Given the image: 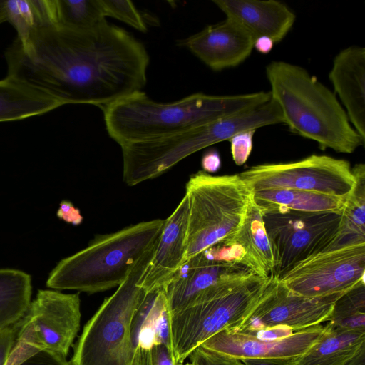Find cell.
Masks as SVG:
<instances>
[{"label": "cell", "instance_id": "16", "mask_svg": "<svg viewBox=\"0 0 365 365\" xmlns=\"http://www.w3.org/2000/svg\"><path fill=\"white\" fill-rule=\"evenodd\" d=\"M254 41L241 25L226 18L190 36L182 44L210 68L219 71L245 61L252 53Z\"/></svg>", "mask_w": 365, "mask_h": 365}, {"label": "cell", "instance_id": "27", "mask_svg": "<svg viewBox=\"0 0 365 365\" xmlns=\"http://www.w3.org/2000/svg\"><path fill=\"white\" fill-rule=\"evenodd\" d=\"M329 321L339 328L365 331L364 281L357 284L336 300Z\"/></svg>", "mask_w": 365, "mask_h": 365}, {"label": "cell", "instance_id": "24", "mask_svg": "<svg viewBox=\"0 0 365 365\" xmlns=\"http://www.w3.org/2000/svg\"><path fill=\"white\" fill-rule=\"evenodd\" d=\"M355 183L341 212L338 235L327 249L365 243V165H354Z\"/></svg>", "mask_w": 365, "mask_h": 365}, {"label": "cell", "instance_id": "33", "mask_svg": "<svg viewBox=\"0 0 365 365\" xmlns=\"http://www.w3.org/2000/svg\"><path fill=\"white\" fill-rule=\"evenodd\" d=\"M19 365H71L66 356L48 351H41L29 356Z\"/></svg>", "mask_w": 365, "mask_h": 365}, {"label": "cell", "instance_id": "20", "mask_svg": "<svg viewBox=\"0 0 365 365\" xmlns=\"http://www.w3.org/2000/svg\"><path fill=\"white\" fill-rule=\"evenodd\" d=\"M225 241L237 247L244 266L261 277L274 278L275 261L272 247L264 228L262 212L253 200L240 230Z\"/></svg>", "mask_w": 365, "mask_h": 365}, {"label": "cell", "instance_id": "22", "mask_svg": "<svg viewBox=\"0 0 365 365\" xmlns=\"http://www.w3.org/2000/svg\"><path fill=\"white\" fill-rule=\"evenodd\" d=\"M319 339L284 365H346L365 346V331L345 329L328 322Z\"/></svg>", "mask_w": 365, "mask_h": 365}, {"label": "cell", "instance_id": "37", "mask_svg": "<svg viewBox=\"0 0 365 365\" xmlns=\"http://www.w3.org/2000/svg\"><path fill=\"white\" fill-rule=\"evenodd\" d=\"M220 156L215 150L207 152L202 158V167L203 171L206 173L215 172L220 168Z\"/></svg>", "mask_w": 365, "mask_h": 365}, {"label": "cell", "instance_id": "3", "mask_svg": "<svg viewBox=\"0 0 365 365\" xmlns=\"http://www.w3.org/2000/svg\"><path fill=\"white\" fill-rule=\"evenodd\" d=\"M266 75L271 97L292 132L315 141L322 150L350 154L364 145L335 93L305 68L274 61Z\"/></svg>", "mask_w": 365, "mask_h": 365}, {"label": "cell", "instance_id": "9", "mask_svg": "<svg viewBox=\"0 0 365 365\" xmlns=\"http://www.w3.org/2000/svg\"><path fill=\"white\" fill-rule=\"evenodd\" d=\"M78 293L38 290L21 319L12 326L14 344L6 365H19L41 351L67 357L80 329Z\"/></svg>", "mask_w": 365, "mask_h": 365}, {"label": "cell", "instance_id": "19", "mask_svg": "<svg viewBox=\"0 0 365 365\" xmlns=\"http://www.w3.org/2000/svg\"><path fill=\"white\" fill-rule=\"evenodd\" d=\"M213 3L255 39L267 36L274 43L286 36L296 19L292 11L276 0H214Z\"/></svg>", "mask_w": 365, "mask_h": 365}, {"label": "cell", "instance_id": "13", "mask_svg": "<svg viewBox=\"0 0 365 365\" xmlns=\"http://www.w3.org/2000/svg\"><path fill=\"white\" fill-rule=\"evenodd\" d=\"M344 292L308 298L294 294L272 278L257 304L234 331H250L283 325L294 331L328 322L336 300Z\"/></svg>", "mask_w": 365, "mask_h": 365}, {"label": "cell", "instance_id": "28", "mask_svg": "<svg viewBox=\"0 0 365 365\" xmlns=\"http://www.w3.org/2000/svg\"><path fill=\"white\" fill-rule=\"evenodd\" d=\"M6 21L14 26L19 41L27 39L38 25L47 21L45 0H4Z\"/></svg>", "mask_w": 365, "mask_h": 365}, {"label": "cell", "instance_id": "26", "mask_svg": "<svg viewBox=\"0 0 365 365\" xmlns=\"http://www.w3.org/2000/svg\"><path fill=\"white\" fill-rule=\"evenodd\" d=\"M51 23L71 31H87L106 21L100 0H47Z\"/></svg>", "mask_w": 365, "mask_h": 365}, {"label": "cell", "instance_id": "42", "mask_svg": "<svg viewBox=\"0 0 365 365\" xmlns=\"http://www.w3.org/2000/svg\"><path fill=\"white\" fill-rule=\"evenodd\" d=\"M178 365H192L190 362H187V363H182V364H179Z\"/></svg>", "mask_w": 365, "mask_h": 365}, {"label": "cell", "instance_id": "41", "mask_svg": "<svg viewBox=\"0 0 365 365\" xmlns=\"http://www.w3.org/2000/svg\"><path fill=\"white\" fill-rule=\"evenodd\" d=\"M6 21L5 10H4V0H0V24Z\"/></svg>", "mask_w": 365, "mask_h": 365}, {"label": "cell", "instance_id": "32", "mask_svg": "<svg viewBox=\"0 0 365 365\" xmlns=\"http://www.w3.org/2000/svg\"><path fill=\"white\" fill-rule=\"evenodd\" d=\"M257 130H246L236 133L228 141L230 143L232 160L237 165H242L250 157L253 138Z\"/></svg>", "mask_w": 365, "mask_h": 365}, {"label": "cell", "instance_id": "31", "mask_svg": "<svg viewBox=\"0 0 365 365\" xmlns=\"http://www.w3.org/2000/svg\"><path fill=\"white\" fill-rule=\"evenodd\" d=\"M192 365H245L241 360L203 345L194 349L188 358Z\"/></svg>", "mask_w": 365, "mask_h": 365}, {"label": "cell", "instance_id": "30", "mask_svg": "<svg viewBox=\"0 0 365 365\" xmlns=\"http://www.w3.org/2000/svg\"><path fill=\"white\" fill-rule=\"evenodd\" d=\"M134 365H178L173 353L162 343L138 345Z\"/></svg>", "mask_w": 365, "mask_h": 365}, {"label": "cell", "instance_id": "1", "mask_svg": "<svg viewBox=\"0 0 365 365\" xmlns=\"http://www.w3.org/2000/svg\"><path fill=\"white\" fill-rule=\"evenodd\" d=\"M9 76L37 87L63 105L91 104L102 109L141 91L149 56L144 45L106 21L71 31L49 21L6 51Z\"/></svg>", "mask_w": 365, "mask_h": 365}, {"label": "cell", "instance_id": "40", "mask_svg": "<svg viewBox=\"0 0 365 365\" xmlns=\"http://www.w3.org/2000/svg\"><path fill=\"white\" fill-rule=\"evenodd\" d=\"M241 361L245 365H279L255 359H245Z\"/></svg>", "mask_w": 365, "mask_h": 365}, {"label": "cell", "instance_id": "38", "mask_svg": "<svg viewBox=\"0 0 365 365\" xmlns=\"http://www.w3.org/2000/svg\"><path fill=\"white\" fill-rule=\"evenodd\" d=\"M274 42L269 37L259 36L255 39L253 48L262 54L269 53L273 48Z\"/></svg>", "mask_w": 365, "mask_h": 365}, {"label": "cell", "instance_id": "6", "mask_svg": "<svg viewBox=\"0 0 365 365\" xmlns=\"http://www.w3.org/2000/svg\"><path fill=\"white\" fill-rule=\"evenodd\" d=\"M156 245L143 255L124 282L86 322L75 345L71 365H134V319L147 296L138 282Z\"/></svg>", "mask_w": 365, "mask_h": 365}, {"label": "cell", "instance_id": "34", "mask_svg": "<svg viewBox=\"0 0 365 365\" xmlns=\"http://www.w3.org/2000/svg\"><path fill=\"white\" fill-rule=\"evenodd\" d=\"M294 332V331L287 326L277 325L242 333L251 335L259 340L274 341L289 336Z\"/></svg>", "mask_w": 365, "mask_h": 365}, {"label": "cell", "instance_id": "25", "mask_svg": "<svg viewBox=\"0 0 365 365\" xmlns=\"http://www.w3.org/2000/svg\"><path fill=\"white\" fill-rule=\"evenodd\" d=\"M31 278L27 273L0 269V331L21 319L31 302Z\"/></svg>", "mask_w": 365, "mask_h": 365}, {"label": "cell", "instance_id": "39", "mask_svg": "<svg viewBox=\"0 0 365 365\" xmlns=\"http://www.w3.org/2000/svg\"><path fill=\"white\" fill-rule=\"evenodd\" d=\"M346 365H365V346H363Z\"/></svg>", "mask_w": 365, "mask_h": 365}, {"label": "cell", "instance_id": "5", "mask_svg": "<svg viewBox=\"0 0 365 365\" xmlns=\"http://www.w3.org/2000/svg\"><path fill=\"white\" fill-rule=\"evenodd\" d=\"M276 105L267 102L255 109L175 135L120 146L123 180L128 186L154 179L189 155L229 140L246 130L278 124Z\"/></svg>", "mask_w": 365, "mask_h": 365}, {"label": "cell", "instance_id": "8", "mask_svg": "<svg viewBox=\"0 0 365 365\" xmlns=\"http://www.w3.org/2000/svg\"><path fill=\"white\" fill-rule=\"evenodd\" d=\"M271 279L255 274L238 277L202 303L173 314L165 308L164 326L176 363H184L194 349L218 332L240 325Z\"/></svg>", "mask_w": 365, "mask_h": 365}, {"label": "cell", "instance_id": "2", "mask_svg": "<svg viewBox=\"0 0 365 365\" xmlns=\"http://www.w3.org/2000/svg\"><path fill=\"white\" fill-rule=\"evenodd\" d=\"M272 98L269 91L212 96L196 93L159 103L138 91L103 108L106 128L120 146L155 140L255 109Z\"/></svg>", "mask_w": 365, "mask_h": 365}, {"label": "cell", "instance_id": "23", "mask_svg": "<svg viewBox=\"0 0 365 365\" xmlns=\"http://www.w3.org/2000/svg\"><path fill=\"white\" fill-rule=\"evenodd\" d=\"M346 199L285 188L253 192V201L262 211L341 212Z\"/></svg>", "mask_w": 365, "mask_h": 365}, {"label": "cell", "instance_id": "36", "mask_svg": "<svg viewBox=\"0 0 365 365\" xmlns=\"http://www.w3.org/2000/svg\"><path fill=\"white\" fill-rule=\"evenodd\" d=\"M14 341L13 327L0 331V365H6Z\"/></svg>", "mask_w": 365, "mask_h": 365}, {"label": "cell", "instance_id": "18", "mask_svg": "<svg viewBox=\"0 0 365 365\" xmlns=\"http://www.w3.org/2000/svg\"><path fill=\"white\" fill-rule=\"evenodd\" d=\"M349 122L365 140V48L351 46L334 58L329 73Z\"/></svg>", "mask_w": 365, "mask_h": 365}, {"label": "cell", "instance_id": "11", "mask_svg": "<svg viewBox=\"0 0 365 365\" xmlns=\"http://www.w3.org/2000/svg\"><path fill=\"white\" fill-rule=\"evenodd\" d=\"M239 175L252 191L285 188L346 198L355 183L349 161L313 154L302 160L264 163Z\"/></svg>", "mask_w": 365, "mask_h": 365}, {"label": "cell", "instance_id": "10", "mask_svg": "<svg viewBox=\"0 0 365 365\" xmlns=\"http://www.w3.org/2000/svg\"><path fill=\"white\" fill-rule=\"evenodd\" d=\"M262 212L277 279L297 263L327 250L336 239L341 222V212Z\"/></svg>", "mask_w": 365, "mask_h": 365}, {"label": "cell", "instance_id": "15", "mask_svg": "<svg viewBox=\"0 0 365 365\" xmlns=\"http://www.w3.org/2000/svg\"><path fill=\"white\" fill-rule=\"evenodd\" d=\"M329 327L318 324L294 331L282 339L264 341L240 331L225 329L202 345L232 356L240 360L255 359L279 365L306 352L324 334Z\"/></svg>", "mask_w": 365, "mask_h": 365}, {"label": "cell", "instance_id": "14", "mask_svg": "<svg viewBox=\"0 0 365 365\" xmlns=\"http://www.w3.org/2000/svg\"><path fill=\"white\" fill-rule=\"evenodd\" d=\"M255 274L247 267L215 259L205 251L186 261L162 289L166 312H178L213 297L228 280Z\"/></svg>", "mask_w": 365, "mask_h": 365}, {"label": "cell", "instance_id": "7", "mask_svg": "<svg viewBox=\"0 0 365 365\" xmlns=\"http://www.w3.org/2000/svg\"><path fill=\"white\" fill-rule=\"evenodd\" d=\"M189 215L184 263L235 236L243 225L253 192L239 174L212 175L200 170L185 185Z\"/></svg>", "mask_w": 365, "mask_h": 365}, {"label": "cell", "instance_id": "12", "mask_svg": "<svg viewBox=\"0 0 365 365\" xmlns=\"http://www.w3.org/2000/svg\"><path fill=\"white\" fill-rule=\"evenodd\" d=\"M365 243L328 249L297 263L278 280L298 295L315 298L347 292L364 281Z\"/></svg>", "mask_w": 365, "mask_h": 365}, {"label": "cell", "instance_id": "21", "mask_svg": "<svg viewBox=\"0 0 365 365\" xmlns=\"http://www.w3.org/2000/svg\"><path fill=\"white\" fill-rule=\"evenodd\" d=\"M55 96L7 76L0 80V122L40 115L63 106Z\"/></svg>", "mask_w": 365, "mask_h": 365}, {"label": "cell", "instance_id": "35", "mask_svg": "<svg viewBox=\"0 0 365 365\" xmlns=\"http://www.w3.org/2000/svg\"><path fill=\"white\" fill-rule=\"evenodd\" d=\"M56 214L59 219L73 225H78L83 220L79 210L68 200L61 202Z\"/></svg>", "mask_w": 365, "mask_h": 365}, {"label": "cell", "instance_id": "17", "mask_svg": "<svg viewBox=\"0 0 365 365\" xmlns=\"http://www.w3.org/2000/svg\"><path fill=\"white\" fill-rule=\"evenodd\" d=\"M189 207L187 196L164 220L160 236L138 285L146 292L163 289L184 264L186 254Z\"/></svg>", "mask_w": 365, "mask_h": 365}, {"label": "cell", "instance_id": "4", "mask_svg": "<svg viewBox=\"0 0 365 365\" xmlns=\"http://www.w3.org/2000/svg\"><path fill=\"white\" fill-rule=\"evenodd\" d=\"M163 224L161 219L143 221L96 236L87 247L57 264L48 275L46 287L88 294L118 287L157 243Z\"/></svg>", "mask_w": 365, "mask_h": 365}, {"label": "cell", "instance_id": "29", "mask_svg": "<svg viewBox=\"0 0 365 365\" xmlns=\"http://www.w3.org/2000/svg\"><path fill=\"white\" fill-rule=\"evenodd\" d=\"M105 16L121 21L136 30L145 32L146 24L133 3L129 0H100Z\"/></svg>", "mask_w": 365, "mask_h": 365}]
</instances>
